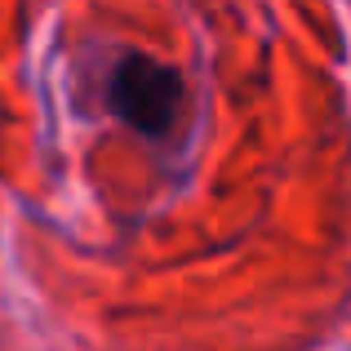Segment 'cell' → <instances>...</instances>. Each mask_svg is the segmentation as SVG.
Here are the masks:
<instances>
[{"mask_svg": "<svg viewBox=\"0 0 351 351\" xmlns=\"http://www.w3.org/2000/svg\"><path fill=\"white\" fill-rule=\"evenodd\" d=\"M107 107L143 138H169L187 107V80L169 62L129 49L116 58L107 76Z\"/></svg>", "mask_w": 351, "mask_h": 351, "instance_id": "6da1fadb", "label": "cell"}]
</instances>
